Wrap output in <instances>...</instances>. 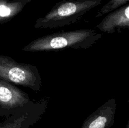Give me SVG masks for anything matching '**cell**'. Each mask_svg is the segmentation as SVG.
Returning <instances> with one entry per match:
<instances>
[{"label":"cell","instance_id":"3957f363","mask_svg":"<svg viewBox=\"0 0 129 128\" xmlns=\"http://www.w3.org/2000/svg\"><path fill=\"white\" fill-rule=\"evenodd\" d=\"M0 79L35 92L41 90L42 79L37 67L17 62L8 56L0 55Z\"/></svg>","mask_w":129,"mask_h":128},{"label":"cell","instance_id":"8992f818","mask_svg":"<svg viewBox=\"0 0 129 128\" xmlns=\"http://www.w3.org/2000/svg\"><path fill=\"white\" fill-rule=\"evenodd\" d=\"M116 110L115 99H109L84 120L81 128H110L114 124Z\"/></svg>","mask_w":129,"mask_h":128},{"label":"cell","instance_id":"7a4b0ae2","mask_svg":"<svg viewBox=\"0 0 129 128\" xmlns=\"http://www.w3.org/2000/svg\"><path fill=\"white\" fill-rule=\"evenodd\" d=\"M101 3L102 0H62L43 17L37 19L34 28L55 29L73 25Z\"/></svg>","mask_w":129,"mask_h":128},{"label":"cell","instance_id":"ba28073f","mask_svg":"<svg viewBox=\"0 0 129 128\" xmlns=\"http://www.w3.org/2000/svg\"><path fill=\"white\" fill-rule=\"evenodd\" d=\"M31 0H0V25L9 22Z\"/></svg>","mask_w":129,"mask_h":128},{"label":"cell","instance_id":"9c48e42d","mask_svg":"<svg viewBox=\"0 0 129 128\" xmlns=\"http://www.w3.org/2000/svg\"><path fill=\"white\" fill-rule=\"evenodd\" d=\"M128 2L129 0H110L97 12L95 17H100L103 15L108 14V13L112 12L123 5H127Z\"/></svg>","mask_w":129,"mask_h":128},{"label":"cell","instance_id":"277c9868","mask_svg":"<svg viewBox=\"0 0 129 128\" xmlns=\"http://www.w3.org/2000/svg\"><path fill=\"white\" fill-rule=\"evenodd\" d=\"M48 98L30 100L16 112L0 122V128H30L41 119L49 104Z\"/></svg>","mask_w":129,"mask_h":128},{"label":"cell","instance_id":"52a82bcc","mask_svg":"<svg viewBox=\"0 0 129 128\" xmlns=\"http://www.w3.org/2000/svg\"><path fill=\"white\" fill-rule=\"evenodd\" d=\"M96 28L108 34L116 30L129 28V4L108 13V15L96 26Z\"/></svg>","mask_w":129,"mask_h":128},{"label":"cell","instance_id":"5b68a950","mask_svg":"<svg viewBox=\"0 0 129 128\" xmlns=\"http://www.w3.org/2000/svg\"><path fill=\"white\" fill-rule=\"evenodd\" d=\"M30 100L28 94L16 85L0 79V117H8Z\"/></svg>","mask_w":129,"mask_h":128},{"label":"cell","instance_id":"6da1fadb","mask_svg":"<svg viewBox=\"0 0 129 128\" xmlns=\"http://www.w3.org/2000/svg\"><path fill=\"white\" fill-rule=\"evenodd\" d=\"M102 34L93 29L59 31L37 38L22 48L27 52L55 51L66 49H87L94 45Z\"/></svg>","mask_w":129,"mask_h":128},{"label":"cell","instance_id":"30bf717a","mask_svg":"<svg viewBox=\"0 0 129 128\" xmlns=\"http://www.w3.org/2000/svg\"><path fill=\"white\" fill-rule=\"evenodd\" d=\"M126 128H129V122H128H128H127V125H126Z\"/></svg>","mask_w":129,"mask_h":128}]
</instances>
